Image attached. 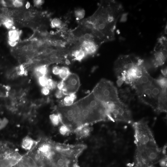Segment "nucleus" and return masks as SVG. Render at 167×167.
I'll use <instances>...</instances> for the list:
<instances>
[{"label": "nucleus", "mask_w": 167, "mask_h": 167, "mask_svg": "<svg viewBox=\"0 0 167 167\" xmlns=\"http://www.w3.org/2000/svg\"><path fill=\"white\" fill-rule=\"evenodd\" d=\"M61 68L58 66H54L52 70V73L56 76H59L60 73Z\"/></svg>", "instance_id": "obj_29"}, {"label": "nucleus", "mask_w": 167, "mask_h": 167, "mask_svg": "<svg viewBox=\"0 0 167 167\" xmlns=\"http://www.w3.org/2000/svg\"><path fill=\"white\" fill-rule=\"evenodd\" d=\"M167 40L166 36L162 35L157 40L153 53L152 64L154 68L163 66L167 57Z\"/></svg>", "instance_id": "obj_8"}, {"label": "nucleus", "mask_w": 167, "mask_h": 167, "mask_svg": "<svg viewBox=\"0 0 167 167\" xmlns=\"http://www.w3.org/2000/svg\"><path fill=\"white\" fill-rule=\"evenodd\" d=\"M62 25V21L59 19L55 18L53 19L51 22V26L53 28H59Z\"/></svg>", "instance_id": "obj_22"}, {"label": "nucleus", "mask_w": 167, "mask_h": 167, "mask_svg": "<svg viewBox=\"0 0 167 167\" xmlns=\"http://www.w3.org/2000/svg\"><path fill=\"white\" fill-rule=\"evenodd\" d=\"M4 25L8 29H10L13 27L14 22L11 19H7L4 21Z\"/></svg>", "instance_id": "obj_24"}, {"label": "nucleus", "mask_w": 167, "mask_h": 167, "mask_svg": "<svg viewBox=\"0 0 167 167\" xmlns=\"http://www.w3.org/2000/svg\"><path fill=\"white\" fill-rule=\"evenodd\" d=\"M114 70L118 85L125 82L134 89L142 77L148 72L144 60L134 54L119 56L114 63Z\"/></svg>", "instance_id": "obj_3"}, {"label": "nucleus", "mask_w": 167, "mask_h": 167, "mask_svg": "<svg viewBox=\"0 0 167 167\" xmlns=\"http://www.w3.org/2000/svg\"><path fill=\"white\" fill-rule=\"evenodd\" d=\"M155 80L159 85L162 89H167L166 77L160 76L158 78Z\"/></svg>", "instance_id": "obj_20"}, {"label": "nucleus", "mask_w": 167, "mask_h": 167, "mask_svg": "<svg viewBox=\"0 0 167 167\" xmlns=\"http://www.w3.org/2000/svg\"><path fill=\"white\" fill-rule=\"evenodd\" d=\"M57 82L50 78L47 87L51 91L56 88Z\"/></svg>", "instance_id": "obj_23"}, {"label": "nucleus", "mask_w": 167, "mask_h": 167, "mask_svg": "<svg viewBox=\"0 0 167 167\" xmlns=\"http://www.w3.org/2000/svg\"><path fill=\"white\" fill-rule=\"evenodd\" d=\"M2 11L5 13H7L9 11V9L7 7H4L2 9Z\"/></svg>", "instance_id": "obj_37"}, {"label": "nucleus", "mask_w": 167, "mask_h": 167, "mask_svg": "<svg viewBox=\"0 0 167 167\" xmlns=\"http://www.w3.org/2000/svg\"><path fill=\"white\" fill-rule=\"evenodd\" d=\"M49 69L46 65H41L36 67L33 70V75L37 78L40 77L48 76Z\"/></svg>", "instance_id": "obj_13"}, {"label": "nucleus", "mask_w": 167, "mask_h": 167, "mask_svg": "<svg viewBox=\"0 0 167 167\" xmlns=\"http://www.w3.org/2000/svg\"><path fill=\"white\" fill-rule=\"evenodd\" d=\"M2 4V5L5 7H6L7 6V4L6 2H5L4 1H2L1 2Z\"/></svg>", "instance_id": "obj_41"}, {"label": "nucleus", "mask_w": 167, "mask_h": 167, "mask_svg": "<svg viewBox=\"0 0 167 167\" xmlns=\"http://www.w3.org/2000/svg\"><path fill=\"white\" fill-rule=\"evenodd\" d=\"M167 69L165 68L161 70V72L164 77H166L167 76Z\"/></svg>", "instance_id": "obj_35"}, {"label": "nucleus", "mask_w": 167, "mask_h": 167, "mask_svg": "<svg viewBox=\"0 0 167 167\" xmlns=\"http://www.w3.org/2000/svg\"><path fill=\"white\" fill-rule=\"evenodd\" d=\"M13 12L16 14H18L20 13L19 11L18 10H14V11Z\"/></svg>", "instance_id": "obj_43"}, {"label": "nucleus", "mask_w": 167, "mask_h": 167, "mask_svg": "<svg viewBox=\"0 0 167 167\" xmlns=\"http://www.w3.org/2000/svg\"><path fill=\"white\" fill-rule=\"evenodd\" d=\"M25 6L27 9H28V8H29L30 6V4L29 3V2H27Z\"/></svg>", "instance_id": "obj_42"}, {"label": "nucleus", "mask_w": 167, "mask_h": 167, "mask_svg": "<svg viewBox=\"0 0 167 167\" xmlns=\"http://www.w3.org/2000/svg\"><path fill=\"white\" fill-rule=\"evenodd\" d=\"M37 143L31 138L27 136L23 139L21 142V147L25 150L30 151Z\"/></svg>", "instance_id": "obj_14"}, {"label": "nucleus", "mask_w": 167, "mask_h": 167, "mask_svg": "<svg viewBox=\"0 0 167 167\" xmlns=\"http://www.w3.org/2000/svg\"><path fill=\"white\" fill-rule=\"evenodd\" d=\"M31 16V14L29 12H25L24 14V17L25 19H28Z\"/></svg>", "instance_id": "obj_34"}, {"label": "nucleus", "mask_w": 167, "mask_h": 167, "mask_svg": "<svg viewBox=\"0 0 167 167\" xmlns=\"http://www.w3.org/2000/svg\"><path fill=\"white\" fill-rule=\"evenodd\" d=\"M164 89L158 84L155 79L152 82L136 91L140 100L151 107L157 113L159 99Z\"/></svg>", "instance_id": "obj_4"}, {"label": "nucleus", "mask_w": 167, "mask_h": 167, "mask_svg": "<svg viewBox=\"0 0 167 167\" xmlns=\"http://www.w3.org/2000/svg\"><path fill=\"white\" fill-rule=\"evenodd\" d=\"M14 13L12 11H9L7 13V15L9 17H11L13 16Z\"/></svg>", "instance_id": "obj_39"}, {"label": "nucleus", "mask_w": 167, "mask_h": 167, "mask_svg": "<svg viewBox=\"0 0 167 167\" xmlns=\"http://www.w3.org/2000/svg\"><path fill=\"white\" fill-rule=\"evenodd\" d=\"M12 4L14 7L17 8H20L23 5V2L19 0H15V1H13Z\"/></svg>", "instance_id": "obj_27"}, {"label": "nucleus", "mask_w": 167, "mask_h": 167, "mask_svg": "<svg viewBox=\"0 0 167 167\" xmlns=\"http://www.w3.org/2000/svg\"><path fill=\"white\" fill-rule=\"evenodd\" d=\"M123 11L118 2L102 1L93 15L86 19L93 26L92 33L101 44L115 39L117 24Z\"/></svg>", "instance_id": "obj_2"}, {"label": "nucleus", "mask_w": 167, "mask_h": 167, "mask_svg": "<svg viewBox=\"0 0 167 167\" xmlns=\"http://www.w3.org/2000/svg\"><path fill=\"white\" fill-rule=\"evenodd\" d=\"M50 119L52 124L54 126H57L62 122V118L60 113L53 114L49 116Z\"/></svg>", "instance_id": "obj_16"}, {"label": "nucleus", "mask_w": 167, "mask_h": 167, "mask_svg": "<svg viewBox=\"0 0 167 167\" xmlns=\"http://www.w3.org/2000/svg\"><path fill=\"white\" fill-rule=\"evenodd\" d=\"M36 164L28 154L22 157L20 161L13 167H36Z\"/></svg>", "instance_id": "obj_12"}, {"label": "nucleus", "mask_w": 167, "mask_h": 167, "mask_svg": "<svg viewBox=\"0 0 167 167\" xmlns=\"http://www.w3.org/2000/svg\"><path fill=\"white\" fill-rule=\"evenodd\" d=\"M75 15L76 19L80 20L84 17L85 12L84 10L81 9H76L74 12Z\"/></svg>", "instance_id": "obj_21"}, {"label": "nucleus", "mask_w": 167, "mask_h": 167, "mask_svg": "<svg viewBox=\"0 0 167 167\" xmlns=\"http://www.w3.org/2000/svg\"><path fill=\"white\" fill-rule=\"evenodd\" d=\"M71 73L68 68L66 67H63L61 68L60 73L58 76L62 80H64Z\"/></svg>", "instance_id": "obj_19"}, {"label": "nucleus", "mask_w": 167, "mask_h": 167, "mask_svg": "<svg viewBox=\"0 0 167 167\" xmlns=\"http://www.w3.org/2000/svg\"><path fill=\"white\" fill-rule=\"evenodd\" d=\"M22 157L10 148L9 143L0 142V167H13Z\"/></svg>", "instance_id": "obj_7"}, {"label": "nucleus", "mask_w": 167, "mask_h": 167, "mask_svg": "<svg viewBox=\"0 0 167 167\" xmlns=\"http://www.w3.org/2000/svg\"><path fill=\"white\" fill-rule=\"evenodd\" d=\"M50 78L48 76L40 77L37 78V82L41 88L47 87Z\"/></svg>", "instance_id": "obj_18"}, {"label": "nucleus", "mask_w": 167, "mask_h": 167, "mask_svg": "<svg viewBox=\"0 0 167 167\" xmlns=\"http://www.w3.org/2000/svg\"><path fill=\"white\" fill-rule=\"evenodd\" d=\"M20 35L19 31L15 29L11 30L8 33L9 40L17 41L20 38Z\"/></svg>", "instance_id": "obj_17"}, {"label": "nucleus", "mask_w": 167, "mask_h": 167, "mask_svg": "<svg viewBox=\"0 0 167 167\" xmlns=\"http://www.w3.org/2000/svg\"><path fill=\"white\" fill-rule=\"evenodd\" d=\"M99 101L104 103L120 101L116 88L110 81L102 79L91 92Z\"/></svg>", "instance_id": "obj_6"}, {"label": "nucleus", "mask_w": 167, "mask_h": 167, "mask_svg": "<svg viewBox=\"0 0 167 167\" xmlns=\"http://www.w3.org/2000/svg\"><path fill=\"white\" fill-rule=\"evenodd\" d=\"M104 103L107 120L132 123V113L126 104L121 101Z\"/></svg>", "instance_id": "obj_5"}, {"label": "nucleus", "mask_w": 167, "mask_h": 167, "mask_svg": "<svg viewBox=\"0 0 167 167\" xmlns=\"http://www.w3.org/2000/svg\"><path fill=\"white\" fill-rule=\"evenodd\" d=\"M22 50L24 51H28V46L27 45L24 46L22 47Z\"/></svg>", "instance_id": "obj_40"}, {"label": "nucleus", "mask_w": 167, "mask_h": 167, "mask_svg": "<svg viewBox=\"0 0 167 167\" xmlns=\"http://www.w3.org/2000/svg\"><path fill=\"white\" fill-rule=\"evenodd\" d=\"M52 49L48 48L46 49L45 50V52L46 55H49L52 54Z\"/></svg>", "instance_id": "obj_33"}, {"label": "nucleus", "mask_w": 167, "mask_h": 167, "mask_svg": "<svg viewBox=\"0 0 167 167\" xmlns=\"http://www.w3.org/2000/svg\"><path fill=\"white\" fill-rule=\"evenodd\" d=\"M150 167H152L150 166Z\"/></svg>", "instance_id": "obj_45"}, {"label": "nucleus", "mask_w": 167, "mask_h": 167, "mask_svg": "<svg viewBox=\"0 0 167 167\" xmlns=\"http://www.w3.org/2000/svg\"><path fill=\"white\" fill-rule=\"evenodd\" d=\"M62 167H69V166L67 164H64Z\"/></svg>", "instance_id": "obj_44"}, {"label": "nucleus", "mask_w": 167, "mask_h": 167, "mask_svg": "<svg viewBox=\"0 0 167 167\" xmlns=\"http://www.w3.org/2000/svg\"><path fill=\"white\" fill-rule=\"evenodd\" d=\"M33 2L35 6L39 7L44 4V1H41V0H35V1H34Z\"/></svg>", "instance_id": "obj_31"}, {"label": "nucleus", "mask_w": 167, "mask_h": 167, "mask_svg": "<svg viewBox=\"0 0 167 167\" xmlns=\"http://www.w3.org/2000/svg\"><path fill=\"white\" fill-rule=\"evenodd\" d=\"M132 126L136 147L134 167H150L166 157L165 146L159 147L146 120L133 122Z\"/></svg>", "instance_id": "obj_1"}, {"label": "nucleus", "mask_w": 167, "mask_h": 167, "mask_svg": "<svg viewBox=\"0 0 167 167\" xmlns=\"http://www.w3.org/2000/svg\"><path fill=\"white\" fill-rule=\"evenodd\" d=\"M101 45L95 41L85 40L81 45V47L88 56L93 55L96 53Z\"/></svg>", "instance_id": "obj_10"}, {"label": "nucleus", "mask_w": 167, "mask_h": 167, "mask_svg": "<svg viewBox=\"0 0 167 167\" xmlns=\"http://www.w3.org/2000/svg\"><path fill=\"white\" fill-rule=\"evenodd\" d=\"M59 131L62 135H65L69 132V129L66 125L64 124L60 127Z\"/></svg>", "instance_id": "obj_25"}, {"label": "nucleus", "mask_w": 167, "mask_h": 167, "mask_svg": "<svg viewBox=\"0 0 167 167\" xmlns=\"http://www.w3.org/2000/svg\"><path fill=\"white\" fill-rule=\"evenodd\" d=\"M64 88V84L63 80H61L57 83L56 88L57 90L63 91Z\"/></svg>", "instance_id": "obj_30"}, {"label": "nucleus", "mask_w": 167, "mask_h": 167, "mask_svg": "<svg viewBox=\"0 0 167 167\" xmlns=\"http://www.w3.org/2000/svg\"><path fill=\"white\" fill-rule=\"evenodd\" d=\"M28 50L29 51H31L33 49V46L31 45H29L27 46Z\"/></svg>", "instance_id": "obj_38"}, {"label": "nucleus", "mask_w": 167, "mask_h": 167, "mask_svg": "<svg viewBox=\"0 0 167 167\" xmlns=\"http://www.w3.org/2000/svg\"><path fill=\"white\" fill-rule=\"evenodd\" d=\"M63 80L64 88L63 91L65 95L75 94L80 86V80L78 76L76 74L71 73Z\"/></svg>", "instance_id": "obj_9"}, {"label": "nucleus", "mask_w": 167, "mask_h": 167, "mask_svg": "<svg viewBox=\"0 0 167 167\" xmlns=\"http://www.w3.org/2000/svg\"><path fill=\"white\" fill-rule=\"evenodd\" d=\"M76 99L75 94H70L66 95L62 101V106H70L74 103V101Z\"/></svg>", "instance_id": "obj_15"}, {"label": "nucleus", "mask_w": 167, "mask_h": 167, "mask_svg": "<svg viewBox=\"0 0 167 167\" xmlns=\"http://www.w3.org/2000/svg\"><path fill=\"white\" fill-rule=\"evenodd\" d=\"M37 151L41 154L43 155L47 158L50 160L53 149V145L51 144L45 142H43L37 144Z\"/></svg>", "instance_id": "obj_11"}, {"label": "nucleus", "mask_w": 167, "mask_h": 167, "mask_svg": "<svg viewBox=\"0 0 167 167\" xmlns=\"http://www.w3.org/2000/svg\"><path fill=\"white\" fill-rule=\"evenodd\" d=\"M51 91L47 87L41 88V93L44 96L49 95Z\"/></svg>", "instance_id": "obj_26"}, {"label": "nucleus", "mask_w": 167, "mask_h": 167, "mask_svg": "<svg viewBox=\"0 0 167 167\" xmlns=\"http://www.w3.org/2000/svg\"><path fill=\"white\" fill-rule=\"evenodd\" d=\"M9 44L11 47H14L16 46L17 44V42L16 41H9Z\"/></svg>", "instance_id": "obj_32"}, {"label": "nucleus", "mask_w": 167, "mask_h": 167, "mask_svg": "<svg viewBox=\"0 0 167 167\" xmlns=\"http://www.w3.org/2000/svg\"><path fill=\"white\" fill-rule=\"evenodd\" d=\"M65 96L63 91L57 90L55 93V96L56 98L60 99L62 98Z\"/></svg>", "instance_id": "obj_28"}, {"label": "nucleus", "mask_w": 167, "mask_h": 167, "mask_svg": "<svg viewBox=\"0 0 167 167\" xmlns=\"http://www.w3.org/2000/svg\"><path fill=\"white\" fill-rule=\"evenodd\" d=\"M83 134L85 135H87L89 134V131L87 129H83Z\"/></svg>", "instance_id": "obj_36"}]
</instances>
